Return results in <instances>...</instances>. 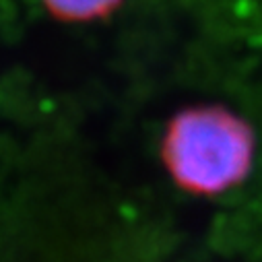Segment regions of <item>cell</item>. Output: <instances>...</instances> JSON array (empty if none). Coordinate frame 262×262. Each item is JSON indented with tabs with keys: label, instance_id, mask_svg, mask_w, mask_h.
<instances>
[{
	"label": "cell",
	"instance_id": "cell-2",
	"mask_svg": "<svg viewBox=\"0 0 262 262\" xmlns=\"http://www.w3.org/2000/svg\"><path fill=\"white\" fill-rule=\"evenodd\" d=\"M122 0H43L46 9L64 21H91L110 15Z\"/></svg>",
	"mask_w": 262,
	"mask_h": 262
},
{
	"label": "cell",
	"instance_id": "cell-1",
	"mask_svg": "<svg viewBox=\"0 0 262 262\" xmlns=\"http://www.w3.org/2000/svg\"><path fill=\"white\" fill-rule=\"evenodd\" d=\"M254 149V133L246 120L221 105H196L167 124L161 157L180 188L215 196L246 180Z\"/></svg>",
	"mask_w": 262,
	"mask_h": 262
}]
</instances>
